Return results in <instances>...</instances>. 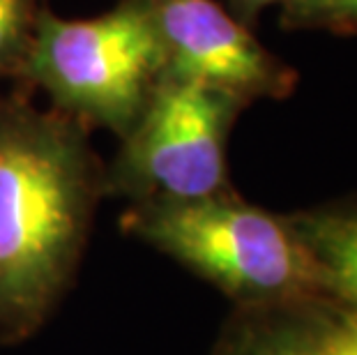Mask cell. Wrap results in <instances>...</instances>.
I'll return each mask as SVG.
<instances>
[{
  "label": "cell",
  "instance_id": "cell-1",
  "mask_svg": "<svg viewBox=\"0 0 357 355\" xmlns=\"http://www.w3.org/2000/svg\"><path fill=\"white\" fill-rule=\"evenodd\" d=\"M104 199L90 130L30 93H0V344L42 330L77 277Z\"/></svg>",
  "mask_w": 357,
  "mask_h": 355
},
{
  "label": "cell",
  "instance_id": "cell-2",
  "mask_svg": "<svg viewBox=\"0 0 357 355\" xmlns=\"http://www.w3.org/2000/svg\"><path fill=\"white\" fill-rule=\"evenodd\" d=\"M120 229L212 284L235 307L330 298L284 215L231 190L205 199L127 203Z\"/></svg>",
  "mask_w": 357,
  "mask_h": 355
},
{
  "label": "cell",
  "instance_id": "cell-3",
  "mask_svg": "<svg viewBox=\"0 0 357 355\" xmlns=\"http://www.w3.org/2000/svg\"><path fill=\"white\" fill-rule=\"evenodd\" d=\"M164 70L162 44L136 0L90 19H65L47 7L17 88L42 90L51 109L123 139Z\"/></svg>",
  "mask_w": 357,
  "mask_h": 355
},
{
  "label": "cell",
  "instance_id": "cell-4",
  "mask_svg": "<svg viewBox=\"0 0 357 355\" xmlns=\"http://www.w3.org/2000/svg\"><path fill=\"white\" fill-rule=\"evenodd\" d=\"M245 109L224 90L164 74L116 157L104 164V196L136 203L231 192L226 148Z\"/></svg>",
  "mask_w": 357,
  "mask_h": 355
},
{
  "label": "cell",
  "instance_id": "cell-5",
  "mask_svg": "<svg viewBox=\"0 0 357 355\" xmlns=\"http://www.w3.org/2000/svg\"><path fill=\"white\" fill-rule=\"evenodd\" d=\"M162 44L164 74L201 81L238 97L286 100L298 72L256 40L217 0H136Z\"/></svg>",
  "mask_w": 357,
  "mask_h": 355
},
{
  "label": "cell",
  "instance_id": "cell-6",
  "mask_svg": "<svg viewBox=\"0 0 357 355\" xmlns=\"http://www.w3.org/2000/svg\"><path fill=\"white\" fill-rule=\"evenodd\" d=\"M212 355H357V312L332 298L233 307Z\"/></svg>",
  "mask_w": 357,
  "mask_h": 355
},
{
  "label": "cell",
  "instance_id": "cell-7",
  "mask_svg": "<svg viewBox=\"0 0 357 355\" xmlns=\"http://www.w3.org/2000/svg\"><path fill=\"white\" fill-rule=\"evenodd\" d=\"M284 217L314 259L325 293L357 312V199L323 203Z\"/></svg>",
  "mask_w": 357,
  "mask_h": 355
},
{
  "label": "cell",
  "instance_id": "cell-8",
  "mask_svg": "<svg viewBox=\"0 0 357 355\" xmlns=\"http://www.w3.org/2000/svg\"><path fill=\"white\" fill-rule=\"evenodd\" d=\"M44 10V0H0V93L19 86Z\"/></svg>",
  "mask_w": 357,
  "mask_h": 355
},
{
  "label": "cell",
  "instance_id": "cell-9",
  "mask_svg": "<svg viewBox=\"0 0 357 355\" xmlns=\"http://www.w3.org/2000/svg\"><path fill=\"white\" fill-rule=\"evenodd\" d=\"M279 24L286 30H328L334 35H355L357 0H284Z\"/></svg>",
  "mask_w": 357,
  "mask_h": 355
},
{
  "label": "cell",
  "instance_id": "cell-10",
  "mask_svg": "<svg viewBox=\"0 0 357 355\" xmlns=\"http://www.w3.org/2000/svg\"><path fill=\"white\" fill-rule=\"evenodd\" d=\"M229 3V12L235 19L240 21L242 26L254 28L258 17L272 5H281L284 0H226Z\"/></svg>",
  "mask_w": 357,
  "mask_h": 355
}]
</instances>
